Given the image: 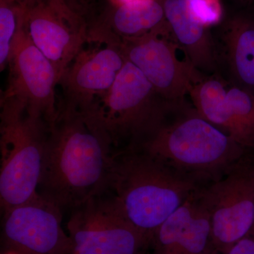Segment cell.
Listing matches in <instances>:
<instances>
[{"label": "cell", "instance_id": "obj_1", "mask_svg": "<svg viewBox=\"0 0 254 254\" xmlns=\"http://www.w3.org/2000/svg\"><path fill=\"white\" fill-rule=\"evenodd\" d=\"M115 148L88 114L59 110L48 129L38 192L60 208H78L108 190Z\"/></svg>", "mask_w": 254, "mask_h": 254}, {"label": "cell", "instance_id": "obj_2", "mask_svg": "<svg viewBox=\"0 0 254 254\" xmlns=\"http://www.w3.org/2000/svg\"><path fill=\"white\" fill-rule=\"evenodd\" d=\"M203 187L141 148L129 147L115 151L105 193L110 192L120 212L152 242L159 227Z\"/></svg>", "mask_w": 254, "mask_h": 254}, {"label": "cell", "instance_id": "obj_3", "mask_svg": "<svg viewBox=\"0 0 254 254\" xmlns=\"http://www.w3.org/2000/svg\"><path fill=\"white\" fill-rule=\"evenodd\" d=\"M137 148L204 187L250 150L205 120L189 102L175 107Z\"/></svg>", "mask_w": 254, "mask_h": 254}, {"label": "cell", "instance_id": "obj_4", "mask_svg": "<svg viewBox=\"0 0 254 254\" xmlns=\"http://www.w3.org/2000/svg\"><path fill=\"white\" fill-rule=\"evenodd\" d=\"M0 201L6 211L39 194L49 126L24 105L1 100Z\"/></svg>", "mask_w": 254, "mask_h": 254}, {"label": "cell", "instance_id": "obj_5", "mask_svg": "<svg viewBox=\"0 0 254 254\" xmlns=\"http://www.w3.org/2000/svg\"><path fill=\"white\" fill-rule=\"evenodd\" d=\"M180 104L165 100L127 60L109 93L88 115L103 127L115 148L120 147V150L141 145Z\"/></svg>", "mask_w": 254, "mask_h": 254}, {"label": "cell", "instance_id": "obj_6", "mask_svg": "<svg viewBox=\"0 0 254 254\" xmlns=\"http://www.w3.org/2000/svg\"><path fill=\"white\" fill-rule=\"evenodd\" d=\"M211 222L214 247L227 254L254 225V149L198 192Z\"/></svg>", "mask_w": 254, "mask_h": 254}, {"label": "cell", "instance_id": "obj_7", "mask_svg": "<svg viewBox=\"0 0 254 254\" xmlns=\"http://www.w3.org/2000/svg\"><path fill=\"white\" fill-rule=\"evenodd\" d=\"M120 41L89 30L88 41L60 78L59 110L91 113L108 95L126 63Z\"/></svg>", "mask_w": 254, "mask_h": 254}, {"label": "cell", "instance_id": "obj_8", "mask_svg": "<svg viewBox=\"0 0 254 254\" xmlns=\"http://www.w3.org/2000/svg\"><path fill=\"white\" fill-rule=\"evenodd\" d=\"M8 65L9 80L1 100L19 102L31 116L50 127L59 112L56 93L59 77L52 63L32 42L25 16L11 44Z\"/></svg>", "mask_w": 254, "mask_h": 254}, {"label": "cell", "instance_id": "obj_9", "mask_svg": "<svg viewBox=\"0 0 254 254\" xmlns=\"http://www.w3.org/2000/svg\"><path fill=\"white\" fill-rule=\"evenodd\" d=\"M67 230L73 243L71 254H145L151 245L104 195L76 208Z\"/></svg>", "mask_w": 254, "mask_h": 254}, {"label": "cell", "instance_id": "obj_10", "mask_svg": "<svg viewBox=\"0 0 254 254\" xmlns=\"http://www.w3.org/2000/svg\"><path fill=\"white\" fill-rule=\"evenodd\" d=\"M127 61L136 66L155 91L173 103L187 102L195 82L204 73L186 59H180V48L173 37L159 33L120 40Z\"/></svg>", "mask_w": 254, "mask_h": 254}, {"label": "cell", "instance_id": "obj_11", "mask_svg": "<svg viewBox=\"0 0 254 254\" xmlns=\"http://www.w3.org/2000/svg\"><path fill=\"white\" fill-rule=\"evenodd\" d=\"M2 238L15 254H71L73 243L64 230L62 208L38 194L4 211Z\"/></svg>", "mask_w": 254, "mask_h": 254}, {"label": "cell", "instance_id": "obj_12", "mask_svg": "<svg viewBox=\"0 0 254 254\" xmlns=\"http://www.w3.org/2000/svg\"><path fill=\"white\" fill-rule=\"evenodd\" d=\"M190 103L205 120L247 149H254V95L204 74L192 87Z\"/></svg>", "mask_w": 254, "mask_h": 254}, {"label": "cell", "instance_id": "obj_13", "mask_svg": "<svg viewBox=\"0 0 254 254\" xmlns=\"http://www.w3.org/2000/svg\"><path fill=\"white\" fill-rule=\"evenodd\" d=\"M25 26L33 44L62 77L89 36L83 16L60 11L48 0L26 10Z\"/></svg>", "mask_w": 254, "mask_h": 254}, {"label": "cell", "instance_id": "obj_14", "mask_svg": "<svg viewBox=\"0 0 254 254\" xmlns=\"http://www.w3.org/2000/svg\"><path fill=\"white\" fill-rule=\"evenodd\" d=\"M217 73L228 84L254 95V14L224 16L212 28Z\"/></svg>", "mask_w": 254, "mask_h": 254}, {"label": "cell", "instance_id": "obj_15", "mask_svg": "<svg viewBox=\"0 0 254 254\" xmlns=\"http://www.w3.org/2000/svg\"><path fill=\"white\" fill-rule=\"evenodd\" d=\"M198 190L159 227L150 245L152 254L218 252L213 245L210 216L198 197Z\"/></svg>", "mask_w": 254, "mask_h": 254}, {"label": "cell", "instance_id": "obj_16", "mask_svg": "<svg viewBox=\"0 0 254 254\" xmlns=\"http://www.w3.org/2000/svg\"><path fill=\"white\" fill-rule=\"evenodd\" d=\"M165 18L185 58L200 72L216 74L215 48L211 28L205 27L189 14L185 0H159Z\"/></svg>", "mask_w": 254, "mask_h": 254}, {"label": "cell", "instance_id": "obj_17", "mask_svg": "<svg viewBox=\"0 0 254 254\" xmlns=\"http://www.w3.org/2000/svg\"><path fill=\"white\" fill-rule=\"evenodd\" d=\"M93 27L118 40L136 38L153 33L171 36L159 0L112 5Z\"/></svg>", "mask_w": 254, "mask_h": 254}, {"label": "cell", "instance_id": "obj_18", "mask_svg": "<svg viewBox=\"0 0 254 254\" xmlns=\"http://www.w3.org/2000/svg\"><path fill=\"white\" fill-rule=\"evenodd\" d=\"M26 9L15 0H0V68L8 65L11 44Z\"/></svg>", "mask_w": 254, "mask_h": 254}, {"label": "cell", "instance_id": "obj_19", "mask_svg": "<svg viewBox=\"0 0 254 254\" xmlns=\"http://www.w3.org/2000/svg\"><path fill=\"white\" fill-rule=\"evenodd\" d=\"M187 11L197 23L208 28L220 24L225 11L220 0H185Z\"/></svg>", "mask_w": 254, "mask_h": 254}, {"label": "cell", "instance_id": "obj_20", "mask_svg": "<svg viewBox=\"0 0 254 254\" xmlns=\"http://www.w3.org/2000/svg\"><path fill=\"white\" fill-rule=\"evenodd\" d=\"M227 254H254V225L250 232L239 240Z\"/></svg>", "mask_w": 254, "mask_h": 254}, {"label": "cell", "instance_id": "obj_21", "mask_svg": "<svg viewBox=\"0 0 254 254\" xmlns=\"http://www.w3.org/2000/svg\"><path fill=\"white\" fill-rule=\"evenodd\" d=\"M48 2L57 9L73 11L83 16L86 6V0H48Z\"/></svg>", "mask_w": 254, "mask_h": 254}, {"label": "cell", "instance_id": "obj_22", "mask_svg": "<svg viewBox=\"0 0 254 254\" xmlns=\"http://www.w3.org/2000/svg\"><path fill=\"white\" fill-rule=\"evenodd\" d=\"M18 4L24 7L25 9H30L36 5L45 2L47 0H15Z\"/></svg>", "mask_w": 254, "mask_h": 254}, {"label": "cell", "instance_id": "obj_23", "mask_svg": "<svg viewBox=\"0 0 254 254\" xmlns=\"http://www.w3.org/2000/svg\"><path fill=\"white\" fill-rule=\"evenodd\" d=\"M146 1H150V0H110V4L112 5L126 4Z\"/></svg>", "mask_w": 254, "mask_h": 254}, {"label": "cell", "instance_id": "obj_24", "mask_svg": "<svg viewBox=\"0 0 254 254\" xmlns=\"http://www.w3.org/2000/svg\"><path fill=\"white\" fill-rule=\"evenodd\" d=\"M236 1L240 3L241 6L246 8H250L254 4V0H236Z\"/></svg>", "mask_w": 254, "mask_h": 254}, {"label": "cell", "instance_id": "obj_25", "mask_svg": "<svg viewBox=\"0 0 254 254\" xmlns=\"http://www.w3.org/2000/svg\"><path fill=\"white\" fill-rule=\"evenodd\" d=\"M7 254H15L12 253V252H9V253H8Z\"/></svg>", "mask_w": 254, "mask_h": 254}, {"label": "cell", "instance_id": "obj_26", "mask_svg": "<svg viewBox=\"0 0 254 254\" xmlns=\"http://www.w3.org/2000/svg\"><path fill=\"white\" fill-rule=\"evenodd\" d=\"M220 254L218 253V252H217V253H215V254Z\"/></svg>", "mask_w": 254, "mask_h": 254}]
</instances>
